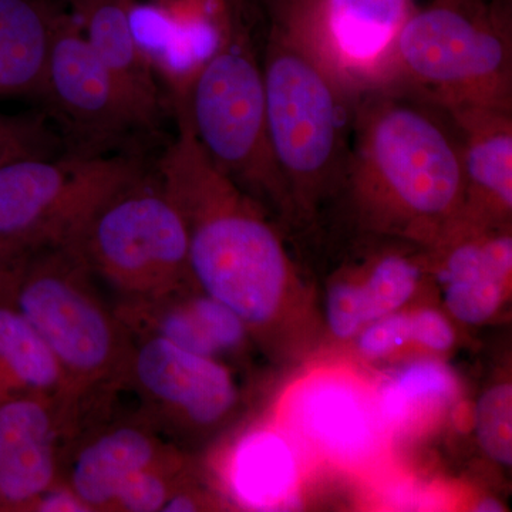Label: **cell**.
<instances>
[{
	"label": "cell",
	"instance_id": "7a4b0ae2",
	"mask_svg": "<svg viewBox=\"0 0 512 512\" xmlns=\"http://www.w3.org/2000/svg\"><path fill=\"white\" fill-rule=\"evenodd\" d=\"M156 164L188 234L192 282L241 318L251 335L274 328L288 305L291 261L264 205L212 163L187 113Z\"/></svg>",
	"mask_w": 512,
	"mask_h": 512
},
{
	"label": "cell",
	"instance_id": "484cf974",
	"mask_svg": "<svg viewBox=\"0 0 512 512\" xmlns=\"http://www.w3.org/2000/svg\"><path fill=\"white\" fill-rule=\"evenodd\" d=\"M185 473L183 454L141 471L121 487L109 511H164L168 501L187 484Z\"/></svg>",
	"mask_w": 512,
	"mask_h": 512
},
{
	"label": "cell",
	"instance_id": "44dd1931",
	"mask_svg": "<svg viewBox=\"0 0 512 512\" xmlns=\"http://www.w3.org/2000/svg\"><path fill=\"white\" fill-rule=\"evenodd\" d=\"M62 13L50 0H0V99L40 100Z\"/></svg>",
	"mask_w": 512,
	"mask_h": 512
},
{
	"label": "cell",
	"instance_id": "7402d4cb",
	"mask_svg": "<svg viewBox=\"0 0 512 512\" xmlns=\"http://www.w3.org/2000/svg\"><path fill=\"white\" fill-rule=\"evenodd\" d=\"M420 268L400 254L377 259L363 281H338L326 295V322L338 339H353L369 323L402 311L417 291Z\"/></svg>",
	"mask_w": 512,
	"mask_h": 512
},
{
	"label": "cell",
	"instance_id": "8fae6325",
	"mask_svg": "<svg viewBox=\"0 0 512 512\" xmlns=\"http://www.w3.org/2000/svg\"><path fill=\"white\" fill-rule=\"evenodd\" d=\"M143 404V417L163 436L187 437L222 426L239 400L220 360L188 352L158 336L134 339L126 386Z\"/></svg>",
	"mask_w": 512,
	"mask_h": 512
},
{
	"label": "cell",
	"instance_id": "cb8c5ba5",
	"mask_svg": "<svg viewBox=\"0 0 512 512\" xmlns=\"http://www.w3.org/2000/svg\"><path fill=\"white\" fill-rule=\"evenodd\" d=\"M376 394L384 426L392 436L447 409L457 397L458 382L439 360L420 359L394 372Z\"/></svg>",
	"mask_w": 512,
	"mask_h": 512
},
{
	"label": "cell",
	"instance_id": "52a82bcc",
	"mask_svg": "<svg viewBox=\"0 0 512 512\" xmlns=\"http://www.w3.org/2000/svg\"><path fill=\"white\" fill-rule=\"evenodd\" d=\"M69 245L117 301L192 282L187 228L154 170L104 202Z\"/></svg>",
	"mask_w": 512,
	"mask_h": 512
},
{
	"label": "cell",
	"instance_id": "d6986e66",
	"mask_svg": "<svg viewBox=\"0 0 512 512\" xmlns=\"http://www.w3.org/2000/svg\"><path fill=\"white\" fill-rule=\"evenodd\" d=\"M436 247L444 254L439 276L447 311L466 325L493 319L511 284L507 228H460Z\"/></svg>",
	"mask_w": 512,
	"mask_h": 512
},
{
	"label": "cell",
	"instance_id": "5b68a950",
	"mask_svg": "<svg viewBox=\"0 0 512 512\" xmlns=\"http://www.w3.org/2000/svg\"><path fill=\"white\" fill-rule=\"evenodd\" d=\"M373 89L409 94L444 111L466 107L512 110L507 5L431 0L424 8H414Z\"/></svg>",
	"mask_w": 512,
	"mask_h": 512
},
{
	"label": "cell",
	"instance_id": "ba28073f",
	"mask_svg": "<svg viewBox=\"0 0 512 512\" xmlns=\"http://www.w3.org/2000/svg\"><path fill=\"white\" fill-rule=\"evenodd\" d=\"M140 154L23 158L0 167V242L18 251L72 244L114 194L146 173Z\"/></svg>",
	"mask_w": 512,
	"mask_h": 512
},
{
	"label": "cell",
	"instance_id": "4fadbf2b",
	"mask_svg": "<svg viewBox=\"0 0 512 512\" xmlns=\"http://www.w3.org/2000/svg\"><path fill=\"white\" fill-rule=\"evenodd\" d=\"M241 0H128L131 30L150 60L171 113L188 111L192 84L245 23Z\"/></svg>",
	"mask_w": 512,
	"mask_h": 512
},
{
	"label": "cell",
	"instance_id": "5bb4252c",
	"mask_svg": "<svg viewBox=\"0 0 512 512\" xmlns=\"http://www.w3.org/2000/svg\"><path fill=\"white\" fill-rule=\"evenodd\" d=\"M178 454L143 416L110 423L90 420L64 444L60 481L83 511H109L131 478Z\"/></svg>",
	"mask_w": 512,
	"mask_h": 512
},
{
	"label": "cell",
	"instance_id": "f1b7e54d",
	"mask_svg": "<svg viewBox=\"0 0 512 512\" xmlns=\"http://www.w3.org/2000/svg\"><path fill=\"white\" fill-rule=\"evenodd\" d=\"M413 343L431 352L443 353L453 348V326L443 313L436 309L423 308L410 313Z\"/></svg>",
	"mask_w": 512,
	"mask_h": 512
},
{
	"label": "cell",
	"instance_id": "277c9868",
	"mask_svg": "<svg viewBox=\"0 0 512 512\" xmlns=\"http://www.w3.org/2000/svg\"><path fill=\"white\" fill-rule=\"evenodd\" d=\"M266 123L293 212L343 190L357 97L315 47L274 18L264 59Z\"/></svg>",
	"mask_w": 512,
	"mask_h": 512
},
{
	"label": "cell",
	"instance_id": "83f0119b",
	"mask_svg": "<svg viewBox=\"0 0 512 512\" xmlns=\"http://www.w3.org/2000/svg\"><path fill=\"white\" fill-rule=\"evenodd\" d=\"M357 349L369 359L393 355L413 343L410 313H390L369 323L357 333Z\"/></svg>",
	"mask_w": 512,
	"mask_h": 512
},
{
	"label": "cell",
	"instance_id": "9a60e30c",
	"mask_svg": "<svg viewBox=\"0 0 512 512\" xmlns=\"http://www.w3.org/2000/svg\"><path fill=\"white\" fill-rule=\"evenodd\" d=\"M63 413L46 400L0 404V512L39 511L62 487Z\"/></svg>",
	"mask_w": 512,
	"mask_h": 512
},
{
	"label": "cell",
	"instance_id": "2e32d148",
	"mask_svg": "<svg viewBox=\"0 0 512 512\" xmlns=\"http://www.w3.org/2000/svg\"><path fill=\"white\" fill-rule=\"evenodd\" d=\"M114 311L133 339L158 336L220 362L242 350L251 335L238 315L194 282L147 298L117 301Z\"/></svg>",
	"mask_w": 512,
	"mask_h": 512
},
{
	"label": "cell",
	"instance_id": "d6a6232c",
	"mask_svg": "<svg viewBox=\"0 0 512 512\" xmlns=\"http://www.w3.org/2000/svg\"><path fill=\"white\" fill-rule=\"evenodd\" d=\"M242 2L248 3V2H249V0H242Z\"/></svg>",
	"mask_w": 512,
	"mask_h": 512
},
{
	"label": "cell",
	"instance_id": "f546056e",
	"mask_svg": "<svg viewBox=\"0 0 512 512\" xmlns=\"http://www.w3.org/2000/svg\"><path fill=\"white\" fill-rule=\"evenodd\" d=\"M25 254L26 252L18 251V249L0 242V278L19 261L20 256Z\"/></svg>",
	"mask_w": 512,
	"mask_h": 512
},
{
	"label": "cell",
	"instance_id": "6da1fadb",
	"mask_svg": "<svg viewBox=\"0 0 512 512\" xmlns=\"http://www.w3.org/2000/svg\"><path fill=\"white\" fill-rule=\"evenodd\" d=\"M342 191L367 227L440 244L460 227L466 197L453 120L396 90L359 94Z\"/></svg>",
	"mask_w": 512,
	"mask_h": 512
},
{
	"label": "cell",
	"instance_id": "3957f363",
	"mask_svg": "<svg viewBox=\"0 0 512 512\" xmlns=\"http://www.w3.org/2000/svg\"><path fill=\"white\" fill-rule=\"evenodd\" d=\"M3 291L62 367L76 431L126 386L133 336L70 245L26 252Z\"/></svg>",
	"mask_w": 512,
	"mask_h": 512
},
{
	"label": "cell",
	"instance_id": "8992f818",
	"mask_svg": "<svg viewBox=\"0 0 512 512\" xmlns=\"http://www.w3.org/2000/svg\"><path fill=\"white\" fill-rule=\"evenodd\" d=\"M188 117L201 147L229 180L264 207L293 212L272 153L262 67L247 25L202 67L192 84Z\"/></svg>",
	"mask_w": 512,
	"mask_h": 512
},
{
	"label": "cell",
	"instance_id": "e0dca14e",
	"mask_svg": "<svg viewBox=\"0 0 512 512\" xmlns=\"http://www.w3.org/2000/svg\"><path fill=\"white\" fill-rule=\"evenodd\" d=\"M72 8L128 113L144 136L153 137L163 127L170 104L133 35L128 0H76Z\"/></svg>",
	"mask_w": 512,
	"mask_h": 512
},
{
	"label": "cell",
	"instance_id": "9c48e42d",
	"mask_svg": "<svg viewBox=\"0 0 512 512\" xmlns=\"http://www.w3.org/2000/svg\"><path fill=\"white\" fill-rule=\"evenodd\" d=\"M39 101L66 153L82 157L138 154V140L146 137L73 13L63 12L57 23Z\"/></svg>",
	"mask_w": 512,
	"mask_h": 512
},
{
	"label": "cell",
	"instance_id": "ffe728a7",
	"mask_svg": "<svg viewBox=\"0 0 512 512\" xmlns=\"http://www.w3.org/2000/svg\"><path fill=\"white\" fill-rule=\"evenodd\" d=\"M5 276L0 278V404L22 397L46 400L59 407L70 434L72 407L62 367L42 336L10 303L3 291Z\"/></svg>",
	"mask_w": 512,
	"mask_h": 512
},
{
	"label": "cell",
	"instance_id": "7c38bea8",
	"mask_svg": "<svg viewBox=\"0 0 512 512\" xmlns=\"http://www.w3.org/2000/svg\"><path fill=\"white\" fill-rule=\"evenodd\" d=\"M269 16L315 47L356 96L372 90L413 0H268Z\"/></svg>",
	"mask_w": 512,
	"mask_h": 512
},
{
	"label": "cell",
	"instance_id": "4316f807",
	"mask_svg": "<svg viewBox=\"0 0 512 512\" xmlns=\"http://www.w3.org/2000/svg\"><path fill=\"white\" fill-rule=\"evenodd\" d=\"M478 443L495 463H512V387L501 383L491 387L478 400L476 409Z\"/></svg>",
	"mask_w": 512,
	"mask_h": 512
},
{
	"label": "cell",
	"instance_id": "1f68e13d",
	"mask_svg": "<svg viewBox=\"0 0 512 512\" xmlns=\"http://www.w3.org/2000/svg\"><path fill=\"white\" fill-rule=\"evenodd\" d=\"M70 3L76 2V0H69Z\"/></svg>",
	"mask_w": 512,
	"mask_h": 512
},
{
	"label": "cell",
	"instance_id": "ac0fdd59",
	"mask_svg": "<svg viewBox=\"0 0 512 512\" xmlns=\"http://www.w3.org/2000/svg\"><path fill=\"white\" fill-rule=\"evenodd\" d=\"M446 113L463 151L461 227L507 228L512 211V110L466 107Z\"/></svg>",
	"mask_w": 512,
	"mask_h": 512
},
{
	"label": "cell",
	"instance_id": "d4e9b609",
	"mask_svg": "<svg viewBox=\"0 0 512 512\" xmlns=\"http://www.w3.org/2000/svg\"><path fill=\"white\" fill-rule=\"evenodd\" d=\"M64 153L62 138L43 111H0V167L23 158H55Z\"/></svg>",
	"mask_w": 512,
	"mask_h": 512
},
{
	"label": "cell",
	"instance_id": "603a6c76",
	"mask_svg": "<svg viewBox=\"0 0 512 512\" xmlns=\"http://www.w3.org/2000/svg\"><path fill=\"white\" fill-rule=\"evenodd\" d=\"M232 493L255 510L292 507L298 497L296 447L278 430H255L235 447L229 466Z\"/></svg>",
	"mask_w": 512,
	"mask_h": 512
},
{
	"label": "cell",
	"instance_id": "30bf717a",
	"mask_svg": "<svg viewBox=\"0 0 512 512\" xmlns=\"http://www.w3.org/2000/svg\"><path fill=\"white\" fill-rule=\"evenodd\" d=\"M279 423L293 446L348 470L382 457L390 436L375 387L336 369L296 380L282 397Z\"/></svg>",
	"mask_w": 512,
	"mask_h": 512
},
{
	"label": "cell",
	"instance_id": "4dcf8cb0",
	"mask_svg": "<svg viewBox=\"0 0 512 512\" xmlns=\"http://www.w3.org/2000/svg\"><path fill=\"white\" fill-rule=\"evenodd\" d=\"M474 511L494 512V511H505L504 505L500 501L494 500V498H484L480 503L476 505Z\"/></svg>",
	"mask_w": 512,
	"mask_h": 512
}]
</instances>
